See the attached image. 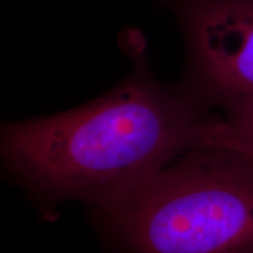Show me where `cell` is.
<instances>
[{
    "label": "cell",
    "instance_id": "cell-1",
    "mask_svg": "<svg viewBox=\"0 0 253 253\" xmlns=\"http://www.w3.org/2000/svg\"><path fill=\"white\" fill-rule=\"evenodd\" d=\"M212 107L144 72L91 102L54 115L6 123L5 167L48 199L108 208L190 148L202 145Z\"/></svg>",
    "mask_w": 253,
    "mask_h": 253
},
{
    "label": "cell",
    "instance_id": "cell-2",
    "mask_svg": "<svg viewBox=\"0 0 253 253\" xmlns=\"http://www.w3.org/2000/svg\"><path fill=\"white\" fill-rule=\"evenodd\" d=\"M100 212L132 253H253V160L196 145Z\"/></svg>",
    "mask_w": 253,
    "mask_h": 253
},
{
    "label": "cell",
    "instance_id": "cell-3",
    "mask_svg": "<svg viewBox=\"0 0 253 253\" xmlns=\"http://www.w3.org/2000/svg\"><path fill=\"white\" fill-rule=\"evenodd\" d=\"M190 43L197 93L212 108L253 100V0H198Z\"/></svg>",
    "mask_w": 253,
    "mask_h": 253
},
{
    "label": "cell",
    "instance_id": "cell-4",
    "mask_svg": "<svg viewBox=\"0 0 253 253\" xmlns=\"http://www.w3.org/2000/svg\"><path fill=\"white\" fill-rule=\"evenodd\" d=\"M213 113L204 130L202 145L232 149L253 160V100Z\"/></svg>",
    "mask_w": 253,
    "mask_h": 253
}]
</instances>
